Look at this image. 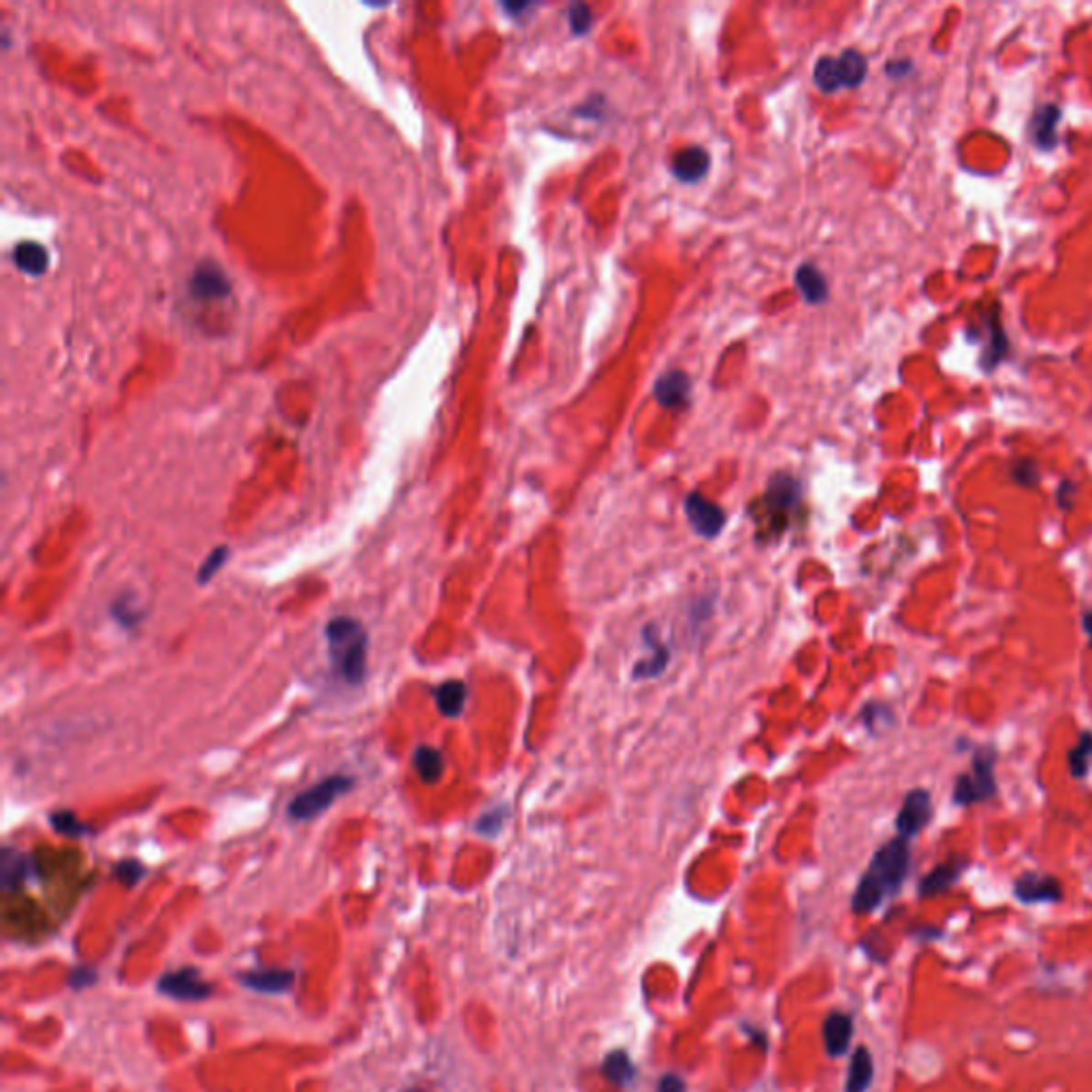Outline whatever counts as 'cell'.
<instances>
[{"instance_id":"cell-33","label":"cell","mask_w":1092,"mask_h":1092,"mask_svg":"<svg viewBox=\"0 0 1092 1092\" xmlns=\"http://www.w3.org/2000/svg\"><path fill=\"white\" fill-rule=\"evenodd\" d=\"M1076 493H1077V485L1071 483V480H1063L1061 486H1058L1056 491V506L1061 508L1063 512H1069L1074 508V502H1076Z\"/></svg>"},{"instance_id":"cell-1","label":"cell","mask_w":1092,"mask_h":1092,"mask_svg":"<svg viewBox=\"0 0 1092 1092\" xmlns=\"http://www.w3.org/2000/svg\"><path fill=\"white\" fill-rule=\"evenodd\" d=\"M912 867V847L902 836L888 841L877 851L870 860V867L851 901L856 913H870L881 905V901L890 894H896L905 883Z\"/></svg>"},{"instance_id":"cell-35","label":"cell","mask_w":1092,"mask_h":1092,"mask_svg":"<svg viewBox=\"0 0 1092 1092\" xmlns=\"http://www.w3.org/2000/svg\"><path fill=\"white\" fill-rule=\"evenodd\" d=\"M658 1092H685V1082H682L679 1076L668 1074L660 1080Z\"/></svg>"},{"instance_id":"cell-29","label":"cell","mask_w":1092,"mask_h":1092,"mask_svg":"<svg viewBox=\"0 0 1092 1092\" xmlns=\"http://www.w3.org/2000/svg\"><path fill=\"white\" fill-rule=\"evenodd\" d=\"M51 824H54V828L58 832H62V835H67V836H82L88 832V825L77 822V817L71 814V811H60V814H54L51 815Z\"/></svg>"},{"instance_id":"cell-27","label":"cell","mask_w":1092,"mask_h":1092,"mask_svg":"<svg viewBox=\"0 0 1092 1092\" xmlns=\"http://www.w3.org/2000/svg\"><path fill=\"white\" fill-rule=\"evenodd\" d=\"M1011 480L1016 483L1018 486H1024V489H1035L1039 485V467L1032 459H1018L1016 464L1011 465Z\"/></svg>"},{"instance_id":"cell-28","label":"cell","mask_w":1092,"mask_h":1092,"mask_svg":"<svg viewBox=\"0 0 1092 1092\" xmlns=\"http://www.w3.org/2000/svg\"><path fill=\"white\" fill-rule=\"evenodd\" d=\"M226 559H229V546H218V549H213L210 552V555L205 557V562L201 563L199 574H197V583L199 584L210 583L212 578L216 576L220 570H223V565L226 563Z\"/></svg>"},{"instance_id":"cell-4","label":"cell","mask_w":1092,"mask_h":1092,"mask_svg":"<svg viewBox=\"0 0 1092 1092\" xmlns=\"http://www.w3.org/2000/svg\"><path fill=\"white\" fill-rule=\"evenodd\" d=\"M868 62L857 49H845L838 58H822L814 71V82L822 93H836L838 88H856L867 77Z\"/></svg>"},{"instance_id":"cell-26","label":"cell","mask_w":1092,"mask_h":1092,"mask_svg":"<svg viewBox=\"0 0 1092 1092\" xmlns=\"http://www.w3.org/2000/svg\"><path fill=\"white\" fill-rule=\"evenodd\" d=\"M192 289L194 292H199L201 297H220L226 290L224 276H220V271H199L197 276H194Z\"/></svg>"},{"instance_id":"cell-25","label":"cell","mask_w":1092,"mask_h":1092,"mask_svg":"<svg viewBox=\"0 0 1092 1092\" xmlns=\"http://www.w3.org/2000/svg\"><path fill=\"white\" fill-rule=\"evenodd\" d=\"M634 1074L636 1069L626 1052H613V1054H608L606 1061H604V1076L613 1084H617V1087H626V1084L632 1082Z\"/></svg>"},{"instance_id":"cell-9","label":"cell","mask_w":1092,"mask_h":1092,"mask_svg":"<svg viewBox=\"0 0 1092 1092\" xmlns=\"http://www.w3.org/2000/svg\"><path fill=\"white\" fill-rule=\"evenodd\" d=\"M1013 894L1024 905H1039V902H1058L1063 901V883L1054 875L1029 873L1020 875L1013 883Z\"/></svg>"},{"instance_id":"cell-3","label":"cell","mask_w":1092,"mask_h":1092,"mask_svg":"<svg viewBox=\"0 0 1092 1092\" xmlns=\"http://www.w3.org/2000/svg\"><path fill=\"white\" fill-rule=\"evenodd\" d=\"M997 749L992 745L975 747L971 770L956 777L954 783V804L958 807H971L986 801H992L999 794L997 775Z\"/></svg>"},{"instance_id":"cell-15","label":"cell","mask_w":1092,"mask_h":1092,"mask_svg":"<svg viewBox=\"0 0 1092 1092\" xmlns=\"http://www.w3.org/2000/svg\"><path fill=\"white\" fill-rule=\"evenodd\" d=\"M689 378L685 372H666L664 376H660V380L655 382V399L660 401V406L664 408H682L687 406V399H689Z\"/></svg>"},{"instance_id":"cell-34","label":"cell","mask_w":1092,"mask_h":1092,"mask_svg":"<svg viewBox=\"0 0 1092 1092\" xmlns=\"http://www.w3.org/2000/svg\"><path fill=\"white\" fill-rule=\"evenodd\" d=\"M94 981H96L94 968H75L69 977V984H71V988H75V990H82V988L93 986Z\"/></svg>"},{"instance_id":"cell-18","label":"cell","mask_w":1092,"mask_h":1092,"mask_svg":"<svg viewBox=\"0 0 1092 1092\" xmlns=\"http://www.w3.org/2000/svg\"><path fill=\"white\" fill-rule=\"evenodd\" d=\"M1058 120H1061V109L1056 105H1043L1035 114V120H1032V139H1035L1037 146L1045 149V152L1056 147Z\"/></svg>"},{"instance_id":"cell-30","label":"cell","mask_w":1092,"mask_h":1092,"mask_svg":"<svg viewBox=\"0 0 1092 1092\" xmlns=\"http://www.w3.org/2000/svg\"><path fill=\"white\" fill-rule=\"evenodd\" d=\"M591 22H594V16H591V9L587 5L570 6V28L574 30V35H584V32L591 28Z\"/></svg>"},{"instance_id":"cell-10","label":"cell","mask_w":1092,"mask_h":1092,"mask_svg":"<svg viewBox=\"0 0 1092 1092\" xmlns=\"http://www.w3.org/2000/svg\"><path fill=\"white\" fill-rule=\"evenodd\" d=\"M685 512L689 525L695 530V534L704 538L719 536L726 525L724 510L715 502H711V499H706L702 493H689L685 499Z\"/></svg>"},{"instance_id":"cell-14","label":"cell","mask_w":1092,"mask_h":1092,"mask_svg":"<svg viewBox=\"0 0 1092 1092\" xmlns=\"http://www.w3.org/2000/svg\"><path fill=\"white\" fill-rule=\"evenodd\" d=\"M30 875V857L11 847H5L3 857H0V883H3L5 892H16V890H19L28 881Z\"/></svg>"},{"instance_id":"cell-31","label":"cell","mask_w":1092,"mask_h":1092,"mask_svg":"<svg viewBox=\"0 0 1092 1092\" xmlns=\"http://www.w3.org/2000/svg\"><path fill=\"white\" fill-rule=\"evenodd\" d=\"M143 875H146V868L136 860H125L115 867V877H118L122 883H126V886H135Z\"/></svg>"},{"instance_id":"cell-20","label":"cell","mask_w":1092,"mask_h":1092,"mask_svg":"<svg viewBox=\"0 0 1092 1092\" xmlns=\"http://www.w3.org/2000/svg\"><path fill=\"white\" fill-rule=\"evenodd\" d=\"M13 261L22 271L30 273V276H41V273L48 269V250L43 248V246H38L35 242H22L16 246V252H13Z\"/></svg>"},{"instance_id":"cell-38","label":"cell","mask_w":1092,"mask_h":1092,"mask_svg":"<svg viewBox=\"0 0 1092 1092\" xmlns=\"http://www.w3.org/2000/svg\"><path fill=\"white\" fill-rule=\"evenodd\" d=\"M408 1092H425V1090H408Z\"/></svg>"},{"instance_id":"cell-5","label":"cell","mask_w":1092,"mask_h":1092,"mask_svg":"<svg viewBox=\"0 0 1092 1092\" xmlns=\"http://www.w3.org/2000/svg\"><path fill=\"white\" fill-rule=\"evenodd\" d=\"M353 788L355 781L350 777L333 775L322 779V781H318L316 785H311V788L292 798L289 804V817L292 822H310V819H316L318 815H322L337 798L348 794Z\"/></svg>"},{"instance_id":"cell-13","label":"cell","mask_w":1092,"mask_h":1092,"mask_svg":"<svg viewBox=\"0 0 1092 1092\" xmlns=\"http://www.w3.org/2000/svg\"><path fill=\"white\" fill-rule=\"evenodd\" d=\"M851 1037H854V1022H851V1018L847 1016V1013L835 1011L825 1018L824 1043H825V1052H828L832 1058L843 1056L845 1052H847Z\"/></svg>"},{"instance_id":"cell-17","label":"cell","mask_w":1092,"mask_h":1092,"mask_svg":"<svg viewBox=\"0 0 1092 1092\" xmlns=\"http://www.w3.org/2000/svg\"><path fill=\"white\" fill-rule=\"evenodd\" d=\"M465 702H467V687L464 681H457V679L444 681L438 689H435V704H438L440 713L444 715V717H451V719L459 717V715L464 713Z\"/></svg>"},{"instance_id":"cell-37","label":"cell","mask_w":1092,"mask_h":1092,"mask_svg":"<svg viewBox=\"0 0 1092 1092\" xmlns=\"http://www.w3.org/2000/svg\"><path fill=\"white\" fill-rule=\"evenodd\" d=\"M1082 628H1084V632H1087V636H1088V645L1092 649V610H1087V613H1084V617H1082Z\"/></svg>"},{"instance_id":"cell-21","label":"cell","mask_w":1092,"mask_h":1092,"mask_svg":"<svg viewBox=\"0 0 1092 1092\" xmlns=\"http://www.w3.org/2000/svg\"><path fill=\"white\" fill-rule=\"evenodd\" d=\"M796 286L809 303H822L828 297V284L815 265H803L796 271Z\"/></svg>"},{"instance_id":"cell-16","label":"cell","mask_w":1092,"mask_h":1092,"mask_svg":"<svg viewBox=\"0 0 1092 1092\" xmlns=\"http://www.w3.org/2000/svg\"><path fill=\"white\" fill-rule=\"evenodd\" d=\"M239 981L248 988V990L263 992V994H284L289 992L295 984V973L292 971H250L244 973Z\"/></svg>"},{"instance_id":"cell-2","label":"cell","mask_w":1092,"mask_h":1092,"mask_svg":"<svg viewBox=\"0 0 1092 1092\" xmlns=\"http://www.w3.org/2000/svg\"><path fill=\"white\" fill-rule=\"evenodd\" d=\"M331 668L348 685H361L367 674L369 639L355 617H335L324 628Z\"/></svg>"},{"instance_id":"cell-36","label":"cell","mask_w":1092,"mask_h":1092,"mask_svg":"<svg viewBox=\"0 0 1092 1092\" xmlns=\"http://www.w3.org/2000/svg\"><path fill=\"white\" fill-rule=\"evenodd\" d=\"M886 71H888V73H890V75H894V77H901V75H905V73H909V71H912V62H909V60H899V62H890V64H888V67H886Z\"/></svg>"},{"instance_id":"cell-32","label":"cell","mask_w":1092,"mask_h":1092,"mask_svg":"<svg viewBox=\"0 0 1092 1092\" xmlns=\"http://www.w3.org/2000/svg\"><path fill=\"white\" fill-rule=\"evenodd\" d=\"M502 824H504L502 809H499V811H489V814H485L483 817L478 819L476 830L483 832V835H486V836H493V835H497L499 828H502Z\"/></svg>"},{"instance_id":"cell-24","label":"cell","mask_w":1092,"mask_h":1092,"mask_svg":"<svg viewBox=\"0 0 1092 1092\" xmlns=\"http://www.w3.org/2000/svg\"><path fill=\"white\" fill-rule=\"evenodd\" d=\"M649 645L653 647V653L649 655L647 660H640L639 664H636L634 679L660 677V674L664 672V668L668 666V661H671V653H668L666 647H661V642H655L649 639Z\"/></svg>"},{"instance_id":"cell-8","label":"cell","mask_w":1092,"mask_h":1092,"mask_svg":"<svg viewBox=\"0 0 1092 1092\" xmlns=\"http://www.w3.org/2000/svg\"><path fill=\"white\" fill-rule=\"evenodd\" d=\"M158 992L178 1000H203L212 994V986L201 977L197 968H178L158 979Z\"/></svg>"},{"instance_id":"cell-12","label":"cell","mask_w":1092,"mask_h":1092,"mask_svg":"<svg viewBox=\"0 0 1092 1092\" xmlns=\"http://www.w3.org/2000/svg\"><path fill=\"white\" fill-rule=\"evenodd\" d=\"M708 167H711V156H708L706 149L700 146L681 149V152L674 156V160H672L674 178L685 181V184H695V181H700L708 173Z\"/></svg>"},{"instance_id":"cell-23","label":"cell","mask_w":1092,"mask_h":1092,"mask_svg":"<svg viewBox=\"0 0 1092 1092\" xmlns=\"http://www.w3.org/2000/svg\"><path fill=\"white\" fill-rule=\"evenodd\" d=\"M1092 758V732L1084 730L1077 738V745L1069 751L1067 764L1069 772L1074 779H1084L1088 775V764Z\"/></svg>"},{"instance_id":"cell-19","label":"cell","mask_w":1092,"mask_h":1092,"mask_svg":"<svg viewBox=\"0 0 1092 1092\" xmlns=\"http://www.w3.org/2000/svg\"><path fill=\"white\" fill-rule=\"evenodd\" d=\"M870 1082H873V1056L864 1048H857L851 1056L849 1063V1076H847V1092H867Z\"/></svg>"},{"instance_id":"cell-22","label":"cell","mask_w":1092,"mask_h":1092,"mask_svg":"<svg viewBox=\"0 0 1092 1092\" xmlns=\"http://www.w3.org/2000/svg\"><path fill=\"white\" fill-rule=\"evenodd\" d=\"M414 769L419 770L422 781L435 783L444 772V756L435 747L422 745L414 751Z\"/></svg>"},{"instance_id":"cell-7","label":"cell","mask_w":1092,"mask_h":1092,"mask_svg":"<svg viewBox=\"0 0 1092 1092\" xmlns=\"http://www.w3.org/2000/svg\"><path fill=\"white\" fill-rule=\"evenodd\" d=\"M933 814H934V809H933L931 792L928 790L909 792V794L905 796V803H902V807L899 811V817H896L899 836L907 838L909 841V838L920 835V832L924 830L928 824H931Z\"/></svg>"},{"instance_id":"cell-6","label":"cell","mask_w":1092,"mask_h":1092,"mask_svg":"<svg viewBox=\"0 0 1092 1092\" xmlns=\"http://www.w3.org/2000/svg\"><path fill=\"white\" fill-rule=\"evenodd\" d=\"M798 504H801V485H798V480L785 476V474H777L770 480L769 491H766L762 499V510L764 517L769 519L770 534H781L788 528L790 512Z\"/></svg>"},{"instance_id":"cell-11","label":"cell","mask_w":1092,"mask_h":1092,"mask_svg":"<svg viewBox=\"0 0 1092 1092\" xmlns=\"http://www.w3.org/2000/svg\"><path fill=\"white\" fill-rule=\"evenodd\" d=\"M966 868H968L966 857H952V860L939 864V867H934L931 873H928L924 879L920 881V888H918L920 896L922 899H933V896L945 894L947 890H952L954 883L960 879L962 873H965Z\"/></svg>"}]
</instances>
